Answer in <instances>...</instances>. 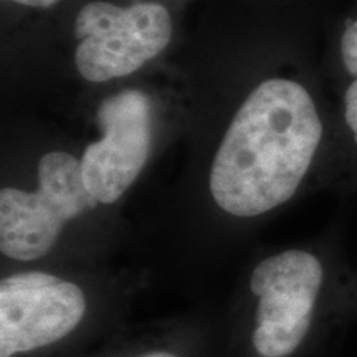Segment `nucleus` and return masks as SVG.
Masks as SVG:
<instances>
[{"label": "nucleus", "instance_id": "7", "mask_svg": "<svg viewBox=\"0 0 357 357\" xmlns=\"http://www.w3.org/2000/svg\"><path fill=\"white\" fill-rule=\"evenodd\" d=\"M341 56L347 73L357 78V20L347 25L341 38Z\"/></svg>", "mask_w": 357, "mask_h": 357}, {"label": "nucleus", "instance_id": "6", "mask_svg": "<svg viewBox=\"0 0 357 357\" xmlns=\"http://www.w3.org/2000/svg\"><path fill=\"white\" fill-rule=\"evenodd\" d=\"M84 312L83 289L71 281L37 288L0 283V357L55 344L78 328Z\"/></svg>", "mask_w": 357, "mask_h": 357}, {"label": "nucleus", "instance_id": "9", "mask_svg": "<svg viewBox=\"0 0 357 357\" xmlns=\"http://www.w3.org/2000/svg\"><path fill=\"white\" fill-rule=\"evenodd\" d=\"M10 2L20 3V6H25V7L48 8V7L55 6V3H56V2H60V0H10Z\"/></svg>", "mask_w": 357, "mask_h": 357}, {"label": "nucleus", "instance_id": "2", "mask_svg": "<svg viewBox=\"0 0 357 357\" xmlns=\"http://www.w3.org/2000/svg\"><path fill=\"white\" fill-rule=\"evenodd\" d=\"M38 189L0 190V252L17 261H33L55 247L65 223L98 202L84 184L82 159L53 151L38 162Z\"/></svg>", "mask_w": 357, "mask_h": 357}, {"label": "nucleus", "instance_id": "3", "mask_svg": "<svg viewBox=\"0 0 357 357\" xmlns=\"http://www.w3.org/2000/svg\"><path fill=\"white\" fill-rule=\"evenodd\" d=\"M75 37L78 73L102 83L128 77L158 56L171 42L172 20L167 8L154 2H89L75 20Z\"/></svg>", "mask_w": 357, "mask_h": 357}, {"label": "nucleus", "instance_id": "8", "mask_svg": "<svg viewBox=\"0 0 357 357\" xmlns=\"http://www.w3.org/2000/svg\"><path fill=\"white\" fill-rule=\"evenodd\" d=\"M346 123L357 142V78L346 91Z\"/></svg>", "mask_w": 357, "mask_h": 357}, {"label": "nucleus", "instance_id": "5", "mask_svg": "<svg viewBox=\"0 0 357 357\" xmlns=\"http://www.w3.org/2000/svg\"><path fill=\"white\" fill-rule=\"evenodd\" d=\"M102 129L82 158L84 184L98 204H114L144 169L153 146V105L139 89L106 98L98 108Z\"/></svg>", "mask_w": 357, "mask_h": 357}, {"label": "nucleus", "instance_id": "4", "mask_svg": "<svg viewBox=\"0 0 357 357\" xmlns=\"http://www.w3.org/2000/svg\"><path fill=\"white\" fill-rule=\"evenodd\" d=\"M323 265L310 252L287 250L261 260L250 276L258 298L253 346L261 357H288L305 341L323 284Z\"/></svg>", "mask_w": 357, "mask_h": 357}, {"label": "nucleus", "instance_id": "10", "mask_svg": "<svg viewBox=\"0 0 357 357\" xmlns=\"http://www.w3.org/2000/svg\"><path fill=\"white\" fill-rule=\"evenodd\" d=\"M139 357H178V356L167 351H154V352H147V354H142Z\"/></svg>", "mask_w": 357, "mask_h": 357}, {"label": "nucleus", "instance_id": "1", "mask_svg": "<svg viewBox=\"0 0 357 357\" xmlns=\"http://www.w3.org/2000/svg\"><path fill=\"white\" fill-rule=\"evenodd\" d=\"M323 137L314 101L301 84L273 78L252 91L213 158L208 185L222 211L257 217L288 202Z\"/></svg>", "mask_w": 357, "mask_h": 357}]
</instances>
